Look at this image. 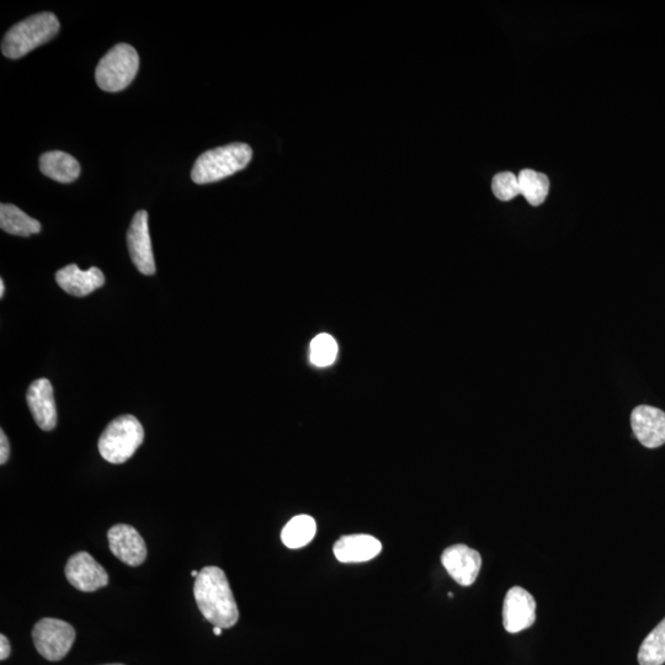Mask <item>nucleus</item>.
Listing matches in <instances>:
<instances>
[{"instance_id": "1", "label": "nucleus", "mask_w": 665, "mask_h": 665, "mask_svg": "<svg viewBox=\"0 0 665 665\" xmlns=\"http://www.w3.org/2000/svg\"><path fill=\"white\" fill-rule=\"evenodd\" d=\"M194 595L200 613L210 624L230 629L237 624L239 611L226 573L218 567H205L195 578Z\"/></svg>"}, {"instance_id": "2", "label": "nucleus", "mask_w": 665, "mask_h": 665, "mask_svg": "<svg viewBox=\"0 0 665 665\" xmlns=\"http://www.w3.org/2000/svg\"><path fill=\"white\" fill-rule=\"evenodd\" d=\"M252 157V148L246 143L215 148L201 154L191 170V179L199 185L216 183L246 168Z\"/></svg>"}, {"instance_id": "3", "label": "nucleus", "mask_w": 665, "mask_h": 665, "mask_svg": "<svg viewBox=\"0 0 665 665\" xmlns=\"http://www.w3.org/2000/svg\"><path fill=\"white\" fill-rule=\"evenodd\" d=\"M60 31V21L53 13H40L33 15L21 23L14 25L5 34L2 42V52L5 57L18 60L29 52L46 44Z\"/></svg>"}, {"instance_id": "4", "label": "nucleus", "mask_w": 665, "mask_h": 665, "mask_svg": "<svg viewBox=\"0 0 665 665\" xmlns=\"http://www.w3.org/2000/svg\"><path fill=\"white\" fill-rule=\"evenodd\" d=\"M145 440L140 420L126 414L116 418L101 434L98 448L101 457L110 464L120 465L130 460Z\"/></svg>"}, {"instance_id": "5", "label": "nucleus", "mask_w": 665, "mask_h": 665, "mask_svg": "<svg viewBox=\"0 0 665 665\" xmlns=\"http://www.w3.org/2000/svg\"><path fill=\"white\" fill-rule=\"evenodd\" d=\"M138 68L140 57L137 51L129 44H119L101 58L95 79L104 92H121L135 79Z\"/></svg>"}, {"instance_id": "6", "label": "nucleus", "mask_w": 665, "mask_h": 665, "mask_svg": "<svg viewBox=\"0 0 665 665\" xmlns=\"http://www.w3.org/2000/svg\"><path fill=\"white\" fill-rule=\"evenodd\" d=\"M33 640L42 657L50 662H58L71 651L76 641V631L66 621L46 617L34 626Z\"/></svg>"}, {"instance_id": "7", "label": "nucleus", "mask_w": 665, "mask_h": 665, "mask_svg": "<svg viewBox=\"0 0 665 665\" xmlns=\"http://www.w3.org/2000/svg\"><path fill=\"white\" fill-rule=\"evenodd\" d=\"M127 247H129L132 263L141 274L153 275L156 273L147 211H138L133 217L129 232H127Z\"/></svg>"}, {"instance_id": "8", "label": "nucleus", "mask_w": 665, "mask_h": 665, "mask_svg": "<svg viewBox=\"0 0 665 665\" xmlns=\"http://www.w3.org/2000/svg\"><path fill=\"white\" fill-rule=\"evenodd\" d=\"M68 582L84 593H93L109 584V576L88 552L69 558L65 569Z\"/></svg>"}, {"instance_id": "9", "label": "nucleus", "mask_w": 665, "mask_h": 665, "mask_svg": "<svg viewBox=\"0 0 665 665\" xmlns=\"http://www.w3.org/2000/svg\"><path fill=\"white\" fill-rule=\"evenodd\" d=\"M536 620V601L521 587L508 590L503 605V625L509 633L529 629Z\"/></svg>"}, {"instance_id": "10", "label": "nucleus", "mask_w": 665, "mask_h": 665, "mask_svg": "<svg viewBox=\"0 0 665 665\" xmlns=\"http://www.w3.org/2000/svg\"><path fill=\"white\" fill-rule=\"evenodd\" d=\"M441 563L457 584L470 587L480 574L482 557L466 545H454L443 552Z\"/></svg>"}, {"instance_id": "11", "label": "nucleus", "mask_w": 665, "mask_h": 665, "mask_svg": "<svg viewBox=\"0 0 665 665\" xmlns=\"http://www.w3.org/2000/svg\"><path fill=\"white\" fill-rule=\"evenodd\" d=\"M108 540L113 555L125 565L137 567L146 561V542L132 526L126 524L113 526L108 532Z\"/></svg>"}, {"instance_id": "12", "label": "nucleus", "mask_w": 665, "mask_h": 665, "mask_svg": "<svg viewBox=\"0 0 665 665\" xmlns=\"http://www.w3.org/2000/svg\"><path fill=\"white\" fill-rule=\"evenodd\" d=\"M633 433L643 446L656 449L665 444V413L651 406H640L631 414Z\"/></svg>"}, {"instance_id": "13", "label": "nucleus", "mask_w": 665, "mask_h": 665, "mask_svg": "<svg viewBox=\"0 0 665 665\" xmlns=\"http://www.w3.org/2000/svg\"><path fill=\"white\" fill-rule=\"evenodd\" d=\"M26 401L35 422L45 432H51L57 425V409L53 387L47 379L31 383Z\"/></svg>"}, {"instance_id": "14", "label": "nucleus", "mask_w": 665, "mask_h": 665, "mask_svg": "<svg viewBox=\"0 0 665 665\" xmlns=\"http://www.w3.org/2000/svg\"><path fill=\"white\" fill-rule=\"evenodd\" d=\"M56 281L67 294L84 297L103 287L105 276L103 271L94 266L89 270H81L78 265L71 264L57 271Z\"/></svg>"}, {"instance_id": "15", "label": "nucleus", "mask_w": 665, "mask_h": 665, "mask_svg": "<svg viewBox=\"0 0 665 665\" xmlns=\"http://www.w3.org/2000/svg\"><path fill=\"white\" fill-rule=\"evenodd\" d=\"M382 544L371 535L343 536L335 542L334 555L342 563H363L380 555Z\"/></svg>"}, {"instance_id": "16", "label": "nucleus", "mask_w": 665, "mask_h": 665, "mask_svg": "<svg viewBox=\"0 0 665 665\" xmlns=\"http://www.w3.org/2000/svg\"><path fill=\"white\" fill-rule=\"evenodd\" d=\"M40 170L46 177L62 184L73 183L81 174V166H79L77 159L61 151L42 154Z\"/></svg>"}, {"instance_id": "17", "label": "nucleus", "mask_w": 665, "mask_h": 665, "mask_svg": "<svg viewBox=\"0 0 665 665\" xmlns=\"http://www.w3.org/2000/svg\"><path fill=\"white\" fill-rule=\"evenodd\" d=\"M0 227L14 236L29 237L41 231V223L26 215L19 207L10 204L0 206Z\"/></svg>"}, {"instance_id": "18", "label": "nucleus", "mask_w": 665, "mask_h": 665, "mask_svg": "<svg viewBox=\"0 0 665 665\" xmlns=\"http://www.w3.org/2000/svg\"><path fill=\"white\" fill-rule=\"evenodd\" d=\"M316 531V521L312 516L297 515L281 531V540L291 550L301 549L315 539Z\"/></svg>"}, {"instance_id": "19", "label": "nucleus", "mask_w": 665, "mask_h": 665, "mask_svg": "<svg viewBox=\"0 0 665 665\" xmlns=\"http://www.w3.org/2000/svg\"><path fill=\"white\" fill-rule=\"evenodd\" d=\"M518 179L520 195H523L531 206L544 204L550 191V180L545 174L524 169L518 174Z\"/></svg>"}, {"instance_id": "20", "label": "nucleus", "mask_w": 665, "mask_h": 665, "mask_svg": "<svg viewBox=\"0 0 665 665\" xmlns=\"http://www.w3.org/2000/svg\"><path fill=\"white\" fill-rule=\"evenodd\" d=\"M640 665H663L665 663V619L654 627L638 651Z\"/></svg>"}, {"instance_id": "21", "label": "nucleus", "mask_w": 665, "mask_h": 665, "mask_svg": "<svg viewBox=\"0 0 665 665\" xmlns=\"http://www.w3.org/2000/svg\"><path fill=\"white\" fill-rule=\"evenodd\" d=\"M338 344L332 335L319 334L312 340L310 349V359L313 365L318 367H327L332 365L337 359Z\"/></svg>"}, {"instance_id": "22", "label": "nucleus", "mask_w": 665, "mask_h": 665, "mask_svg": "<svg viewBox=\"0 0 665 665\" xmlns=\"http://www.w3.org/2000/svg\"><path fill=\"white\" fill-rule=\"evenodd\" d=\"M494 195L499 200L510 201L520 195L518 175L510 172L499 173L494 177L492 183Z\"/></svg>"}, {"instance_id": "23", "label": "nucleus", "mask_w": 665, "mask_h": 665, "mask_svg": "<svg viewBox=\"0 0 665 665\" xmlns=\"http://www.w3.org/2000/svg\"><path fill=\"white\" fill-rule=\"evenodd\" d=\"M10 456V445L5 433L0 432V465L7 464Z\"/></svg>"}, {"instance_id": "24", "label": "nucleus", "mask_w": 665, "mask_h": 665, "mask_svg": "<svg viewBox=\"0 0 665 665\" xmlns=\"http://www.w3.org/2000/svg\"><path fill=\"white\" fill-rule=\"evenodd\" d=\"M10 653H12V647H10L8 638L4 635L0 636V661H5V659H8Z\"/></svg>"}, {"instance_id": "25", "label": "nucleus", "mask_w": 665, "mask_h": 665, "mask_svg": "<svg viewBox=\"0 0 665 665\" xmlns=\"http://www.w3.org/2000/svg\"><path fill=\"white\" fill-rule=\"evenodd\" d=\"M4 292H5V285H4V280H0V297H4Z\"/></svg>"}, {"instance_id": "26", "label": "nucleus", "mask_w": 665, "mask_h": 665, "mask_svg": "<svg viewBox=\"0 0 665 665\" xmlns=\"http://www.w3.org/2000/svg\"><path fill=\"white\" fill-rule=\"evenodd\" d=\"M222 630H223V629H221V627H217V626H215V627H214V633H215V635H216V636H221V635H222Z\"/></svg>"}, {"instance_id": "27", "label": "nucleus", "mask_w": 665, "mask_h": 665, "mask_svg": "<svg viewBox=\"0 0 665 665\" xmlns=\"http://www.w3.org/2000/svg\"><path fill=\"white\" fill-rule=\"evenodd\" d=\"M199 574H200V572H198V571H193V572H191V577L198 578V577H199Z\"/></svg>"}, {"instance_id": "28", "label": "nucleus", "mask_w": 665, "mask_h": 665, "mask_svg": "<svg viewBox=\"0 0 665 665\" xmlns=\"http://www.w3.org/2000/svg\"><path fill=\"white\" fill-rule=\"evenodd\" d=\"M448 597H449V598H454V594L449 593V594H448Z\"/></svg>"}, {"instance_id": "29", "label": "nucleus", "mask_w": 665, "mask_h": 665, "mask_svg": "<svg viewBox=\"0 0 665 665\" xmlns=\"http://www.w3.org/2000/svg\"><path fill=\"white\" fill-rule=\"evenodd\" d=\"M106 665H124V664H106Z\"/></svg>"}]
</instances>
